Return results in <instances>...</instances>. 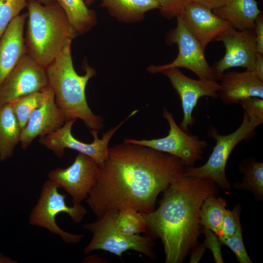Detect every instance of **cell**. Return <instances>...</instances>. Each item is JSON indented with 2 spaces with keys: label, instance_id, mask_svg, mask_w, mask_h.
I'll return each mask as SVG.
<instances>
[{
  "label": "cell",
  "instance_id": "ba28073f",
  "mask_svg": "<svg viewBox=\"0 0 263 263\" xmlns=\"http://www.w3.org/2000/svg\"><path fill=\"white\" fill-rule=\"evenodd\" d=\"M176 19V26L168 33L166 40L168 44H177V57L167 64L151 65L147 71L151 74H157L167 69L184 68L191 71L199 78L220 81L221 78L205 58V50L188 30L181 16Z\"/></svg>",
  "mask_w": 263,
  "mask_h": 263
},
{
  "label": "cell",
  "instance_id": "7c38bea8",
  "mask_svg": "<svg viewBox=\"0 0 263 263\" xmlns=\"http://www.w3.org/2000/svg\"><path fill=\"white\" fill-rule=\"evenodd\" d=\"M48 85L45 68L25 54L0 86V107Z\"/></svg>",
  "mask_w": 263,
  "mask_h": 263
},
{
  "label": "cell",
  "instance_id": "e0dca14e",
  "mask_svg": "<svg viewBox=\"0 0 263 263\" xmlns=\"http://www.w3.org/2000/svg\"><path fill=\"white\" fill-rule=\"evenodd\" d=\"M27 13L19 14L0 38V86L20 59L27 54L24 28Z\"/></svg>",
  "mask_w": 263,
  "mask_h": 263
},
{
  "label": "cell",
  "instance_id": "3957f363",
  "mask_svg": "<svg viewBox=\"0 0 263 263\" xmlns=\"http://www.w3.org/2000/svg\"><path fill=\"white\" fill-rule=\"evenodd\" d=\"M72 40L66 41L56 56L45 68L48 84L66 122L80 119L91 131H98L104 126L103 119L92 112L85 94L87 83L96 73L86 61L82 65L85 74L79 75L76 73L71 54Z\"/></svg>",
  "mask_w": 263,
  "mask_h": 263
},
{
  "label": "cell",
  "instance_id": "d590c367",
  "mask_svg": "<svg viewBox=\"0 0 263 263\" xmlns=\"http://www.w3.org/2000/svg\"><path fill=\"white\" fill-rule=\"evenodd\" d=\"M205 246L204 244H199L197 243L192 248L191 255L190 259V263H198L203 256L205 250Z\"/></svg>",
  "mask_w": 263,
  "mask_h": 263
},
{
  "label": "cell",
  "instance_id": "484cf974",
  "mask_svg": "<svg viewBox=\"0 0 263 263\" xmlns=\"http://www.w3.org/2000/svg\"><path fill=\"white\" fill-rule=\"evenodd\" d=\"M42 99L41 91L20 97L10 102L21 129L27 124L33 111L40 105Z\"/></svg>",
  "mask_w": 263,
  "mask_h": 263
},
{
  "label": "cell",
  "instance_id": "f35d334b",
  "mask_svg": "<svg viewBox=\"0 0 263 263\" xmlns=\"http://www.w3.org/2000/svg\"><path fill=\"white\" fill-rule=\"evenodd\" d=\"M86 5L89 7L93 4L95 0H84Z\"/></svg>",
  "mask_w": 263,
  "mask_h": 263
},
{
  "label": "cell",
  "instance_id": "4fadbf2b",
  "mask_svg": "<svg viewBox=\"0 0 263 263\" xmlns=\"http://www.w3.org/2000/svg\"><path fill=\"white\" fill-rule=\"evenodd\" d=\"M160 73L169 78L171 86L180 97L183 114L180 127L188 132L189 127H191L195 123V119L192 113L199 99L204 96L218 98L221 85L218 81L213 80L191 78L176 68L167 69Z\"/></svg>",
  "mask_w": 263,
  "mask_h": 263
},
{
  "label": "cell",
  "instance_id": "f1b7e54d",
  "mask_svg": "<svg viewBox=\"0 0 263 263\" xmlns=\"http://www.w3.org/2000/svg\"><path fill=\"white\" fill-rule=\"evenodd\" d=\"M238 104L249 117L256 120L260 125L263 123V99L248 97L240 100Z\"/></svg>",
  "mask_w": 263,
  "mask_h": 263
},
{
  "label": "cell",
  "instance_id": "5b68a950",
  "mask_svg": "<svg viewBox=\"0 0 263 263\" xmlns=\"http://www.w3.org/2000/svg\"><path fill=\"white\" fill-rule=\"evenodd\" d=\"M260 123L244 112L242 122L239 127L228 134H220L210 125L207 133L216 143L207 161L199 167H187L184 175L208 179L213 181L225 191L231 189L225 173L226 165L230 153L240 142L253 137L255 129Z\"/></svg>",
  "mask_w": 263,
  "mask_h": 263
},
{
  "label": "cell",
  "instance_id": "e575fe53",
  "mask_svg": "<svg viewBox=\"0 0 263 263\" xmlns=\"http://www.w3.org/2000/svg\"><path fill=\"white\" fill-rule=\"evenodd\" d=\"M229 0H185V3L189 1L199 3L211 10L214 9L226 3Z\"/></svg>",
  "mask_w": 263,
  "mask_h": 263
},
{
  "label": "cell",
  "instance_id": "7a4b0ae2",
  "mask_svg": "<svg viewBox=\"0 0 263 263\" xmlns=\"http://www.w3.org/2000/svg\"><path fill=\"white\" fill-rule=\"evenodd\" d=\"M212 180L184 174L163 192L157 208L142 213L147 231L161 239L166 263H180L196 245L201 233L199 212L207 198L216 196Z\"/></svg>",
  "mask_w": 263,
  "mask_h": 263
},
{
  "label": "cell",
  "instance_id": "30bf717a",
  "mask_svg": "<svg viewBox=\"0 0 263 263\" xmlns=\"http://www.w3.org/2000/svg\"><path fill=\"white\" fill-rule=\"evenodd\" d=\"M163 117L168 122L169 130L166 136L151 139H125L124 142L140 145L167 153L181 159L187 167H193L202 159L204 150L207 146L206 141L183 130L175 122L172 113L165 107Z\"/></svg>",
  "mask_w": 263,
  "mask_h": 263
},
{
  "label": "cell",
  "instance_id": "836d02e7",
  "mask_svg": "<svg viewBox=\"0 0 263 263\" xmlns=\"http://www.w3.org/2000/svg\"><path fill=\"white\" fill-rule=\"evenodd\" d=\"M251 71L258 79L263 81V54L257 53L255 65Z\"/></svg>",
  "mask_w": 263,
  "mask_h": 263
},
{
  "label": "cell",
  "instance_id": "4316f807",
  "mask_svg": "<svg viewBox=\"0 0 263 263\" xmlns=\"http://www.w3.org/2000/svg\"><path fill=\"white\" fill-rule=\"evenodd\" d=\"M27 6V0H0V38L9 24Z\"/></svg>",
  "mask_w": 263,
  "mask_h": 263
},
{
  "label": "cell",
  "instance_id": "5bb4252c",
  "mask_svg": "<svg viewBox=\"0 0 263 263\" xmlns=\"http://www.w3.org/2000/svg\"><path fill=\"white\" fill-rule=\"evenodd\" d=\"M215 41L223 42L225 48L224 56L212 66L221 78L226 70L233 67L253 69L257 53L254 29L240 31L231 27Z\"/></svg>",
  "mask_w": 263,
  "mask_h": 263
},
{
  "label": "cell",
  "instance_id": "9c48e42d",
  "mask_svg": "<svg viewBox=\"0 0 263 263\" xmlns=\"http://www.w3.org/2000/svg\"><path fill=\"white\" fill-rule=\"evenodd\" d=\"M138 112L137 110L132 112L117 126L103 133L101 139L98 137V131H92L94 141L91 143L80 141L73 136L72 128L75 120L66 121L56 131L40 137L39 143L52 150L59 158L63 156L66 149H70L90 157L100 166L107 157L109 143L114 134Z\"/></svg>",
  "mask_w": 263,
  "mask_h": 263
},
{
  "label": "cell",
  "instance_id": "8fae6325",
  "mask_svg": "<svg viewBox=\"0 0 263 263\" xmlns=\"http://www.w3.org/2000/svg\"><path fill=\"white\" fill-rule=\"evenodd\" d=\"M99 174V165L90 157L79 153L71 165L51 170L48 177L69 194L73 203H81L88 198Z\"/></svg>",
  "mask_w": 263,
  "mask_h": 263
},
{
  "label": "cell",
  "instance_id": "8d00e7d4",
  "mask_svg": "<svg viewBox=\"0 0 263 263\" xmlns=\"http://www.w3.org/2000/svg\"><path fill=\"white\" fill-rule=\"evenodd\" d=\"M16 262H14V261H13L10 258L5 257L2 254H0V263H13Z\"/></svg>",
  "mask_w": 263,
  "mask_h": 263
},
{
  "label": "cell",
  "instance_id": "277c9868",
  "mask_svg": "<svg viewBox=\"0 0 263 263\" xmlns=\"http://www.w3.org/2000/svg\"><path fill=\"white\" fill-rule=\"evenodd\" d=\"M25 44L27 54L46 68L56 56L68 39L77 35L64 12L56 1L43 4L27 0Z\"/></svg>",
  "mask_w": 263,
  "mask_h": 263
},
{
  "label": "cell",
  "instance_id": "d4e9b609",
  "mask_svg": "<svg viewBox=\"0 0 263 263\" xmlns=\"http://www.w3.org/2000/svg\"><path fill=\"white\" fill-rule=\"evenodd\" d=\"M240 171L244 174L242 183H237V188L246 189L256 196L263 195V163L253 159L247 160L240 166Z\"/></svg>",
  "mask_w": 263,
  "mask_h": 263
},
{
  "label": "cell",
  "instance_id": "44dd1931",
  "mask_svg": "<svg viewBox=\"0 0 263 263\" xmlns=\"http://www.w3.org/2000/svg\"><path fill=\"white\" fill-rule=\"evenodd\" d=\"M21 128L10 103L0 107V160L11 157L19 142Z\"/></svg>",
  "mask_w": 263,
  "mask_h": 263
},
{
  "label": "cell",
  "instance_id": "ac0fdd59",
  "mask_svg": "<svg viewBox=\"0 0 263 263\" xmlns=\"http://www.w3.org/2000/svg\"><path fill=\"white\" fill-rule=\"evenodd\" d=\"M220 81L218 97L225 104H236L248 97L263 99V81L258 79L251 71H228L224 73Z\"/></svg>",
  "mask_w": 263,
  "mask_h": 263
},
{
  "label": "cell",
  "instance_id": "7402d4cb",
  "mask_svg": "<svg viewBox=\"0 0 263 263\" xmlns=\"http://www.w3.org/2000/svg\"><path fill=\"white\" fill-rule=\"evenodd\" d=\"M66 14L77 36L90 31L97 22L95 12L84 0H55Z\"/></svg>",
  "mask_w": 263,
  "mask_h": 263
},
{
  "label": "cell",
  "instance_id": "6da1fadb",
  "mask_svg": "<svg viewBox=\"0 0 263 263\" xmlns=\"http://www.w3.org/2000/svg\"><path fill=\"white\" fill-rule=\"evenodd\" d=\"M99 168L98 179L86 200L97 218L124 207L151 212L158 195L184 174L187 166L173 155L124 142L109 148Z\"/></svg>",
  "mask_w": 263,
  "mask_h": 263
},
{
  "label": "cell",
  "instance_id": "cb8c5ba5",
  "mask_svg": "<svg viewBox=\"0 0 263 263\" xmlns=\"http://www.w3.org/2000/svg\"><path fill=\"white\" fill-rule=\"evenodd\" d=\"M115 223L118 230L126 236L139 235L147 231L142 213L131 207H124L117 210Z\"/></svg>",
  "mask_w": 263,
  "mask_h": 263
},
{
  "label": "cell",
  "instance_id": "52a82bcc",
  "mask_svg": "<svg viewBox=\"0 0 263 263\" xmlns=\"http://www.w3.org/2000/svg\"><path fill=\"white\" fill-rule=\"evenodd\" d=\"M116 212V210H109L96 221L84 225L85 229L93 234L91 241L84 249V253L102 250L121 257L125 251L133 250L150 259H154L152 238L140 234L129 236L122 233L115 223Z\"/></svg>",
  "mask_w": 263,
  "mask_h": 263
},
{
  "label": "cell",
  "instance_id": "9a60e30c",
  "mask_svg": "<svg viewBox=\"0 0 263 263\" xmlns=\"http://www.w3.org/2000/svg\"><path fill=\"white\" fill-rule=\"evenodd\" d=\"M41 92L42 99L40 105L32 113L21 130L19 142L23 149H27L36 137L53 132L66 122L50 85L48 84Z\"/></svg>",
  "mask_w": 263,
  "mask_h": 263
},
{
  "label": "cell",
  "instance_id": "4dcf8cb0",
  "mask_svg": "<svg viewBox=\"0 0 263 263\" xmlns=\"http://www.w3.org/2000/svg\"><path fill=\"white\" fill-rule=\"evenodd\" d=\"M161 14L168 19L181 15L185 4V0H157Z\"/></svg>",
  "mask_w": 263,
  "mask_h": 263
},
{
  "label": "cell",
  "instance_id": "83f0119b",
  "mask_svg": "<svg viewBox=\"0 0 263 263\" xmlns=\"http://www.w3.org/2000/svg\"><path fill=\"white\" fill-rule=\"evenodd\" d=\"M222 244L227 246L235 254L240 263H252L245 248L242 237L241 225L237 228L232 236L227 237H219Z\"/></svg>",
  "mask_w": 263,
  "mask_h": 263
},
{
  "label": "cell",
  "instance_id": "ffe728a7",
  "mask_svg": "<svg viewBox=\"0 0 263 263\" xmlns=\"http://www.w3.org/2000/svg\"><path fill=\"white\" fill-rule=\"evenodd\" d=\"M100 6L106 9L117 20L132 23L143 20L146 12L159 9L157 0H100Z\"/></svg>",
  "mask_w": 263,
  "mask_h": 263
},
{
  "label": "cell",
  "instance_id": "74e56055",
  "mask_svg": "<svg viewBox=\"0 0 263 263\" xmlns=\"http://www.w3.org/2000/svg\"><path fill=\"white\" fill-rule=\"evenodd\" d=\"M43 4H49L56 2L55 0H37Z\"/></svg>",
  "mask_w": 263,
  "mask_h": 263
},
{
  "label": "cell",
  "instance_id": "8992f818",
  "mask_svg": "<svg viewBox=\"0 0 263 263\" xmlns=\"http://www.w3.org/2000/svg\"><path fill=\"white\" fill-rule=\"evenodd\" d=\"M59 186L50 180L43 184L37 204L33 207L29 218V224L46 229L51 233L59 236L69 244L79 242L83 234L66 232L57 225L56 218L61 213L68 214L75 223H80L87 213L81 203H73L71 207L66 202V195L59 192Z\"/></svg>",
  "mask_w": 263,
  "mask_h": 263
},
{
  "label": "cell",
  "instance_id": "1f68e13d",
  "mask_svg": "<svg viewBox=\"0 0 263 263\" xmlns=\"http://www.w3.org/2000/svg\"><path fill=\"white\" fill-rule=\"evenodd\" d=\"M201 232H203L206 239L204 245L206 247L209 248L213 256L214 262L216 263H223L224 260L221 252L222 245L219 237L210 229L203 227Z\"/></svg>",
  "mask_w": 263,
  "mask_h": 263
},
{
  "label": "cell",
  "instance_id": "d6a6232c",
  "mask_svg": "<svg viewBox=\"0 0 263 263\" xmlns=\"http://www.w3.org/2000/svg\"><path fill=\"white\" fill-rule=\"evenodd\" d=\"M257 52L263 54V15L260 14L255 21V28Z\"/></svg>",
  "mask_w": 263,
  "mask_h": 263
},
{
  "label": "cell",
  "instance_id": "d6986e66",
  "mask_svg": "<svg viewBox=\"0 0 263 263\" xmlns=\"http://www.w3.org/2000/svg\"><path fill=\"white\" fill-rule=\"evenodd\" d=\"M218 17L229 22L238 30L255 28V21L262 13L255 0H229L226 3L213 9Z\"/></svg>",
  "mask_w": 263,
  "mask_h": 263
},
{
  "label": "cell",
  "instance_id": "603a6c76",
  "mask_svg": "<svg viewBox=\"0 0 263 263\" xmlns=\"http://www.w3.org/2000/svg\"><path fill=\"white\" fill-rule=\"evenodd\" d=\"M226 205L225 199L211 196L205 199L199 212L201 225L210 229L219 237L223 236L222 226Z\"/></svg>",
  "mask_w": 263,
  "mask_h": 263
},
{
  "label": "cell",
  "instance_id": "f546056e",
  "mask_svg": "<svg viewBox=\"0 0 263 263\" xmlns=\"http://www.w3.org/2000/svg\"><path fill=\"white\" fill-rule=\"evenodd\" d=\"M240 207L235 206L232 210L226 209L222 223L223 236L220 237H229L236 232L241 225L240 222Z\"/></svg>",
  "mask_w": 263,
  "mask_h": 263
},
{
  "label": "cell",
  "instance_id": "2e32d148",
  "mask_svg": "<svg viewBox=\"0 0 263 263\" xmlns=\"http://www.w3.org/2000/svg\"><path fill=\"white\" fill-rule=\"evenodd\" d=\"M181 16L204 50L232 27L229 22L216 16L212 10L196 2H186Z\"/></svg>",
  "mask_w": 263,
  "mask_h": 263
}]
</instances>
